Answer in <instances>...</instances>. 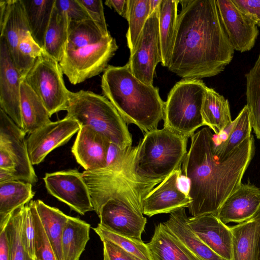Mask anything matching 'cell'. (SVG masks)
Segmentation results:
<instances>
[{"mask_svg":"<svg viewBox=\"0 0 260 260\" xmlns=\"http://www.w3.org/2000/svg\"><path fill=\"white\" fill-rule=\"evenodd\" d=\"M216 3L222 25L234 50H250L259 34L257 22L241 11L232 0H216Z\"/></svg>","mask_w":260,"mask_h":260,"instance_id":"14","label":"cell"},{"mask_svg":"<svg viewBox=\"0 0 260 260\" xmlns=\"http://www.w3.org/2000/svg\"><path fill=\"white\" fill-rule=\"evenodd\" d=\"M23 130L29 135L50 122V115L38 96L23 78L20 88Z\"/></svg>","mask_w":260,"mask_h":260,"instance_id":"26","label":"cell"},{"mask_svg":"<svg viewBox=\"0 0 260 260\" xmlns=\"http://www.w3.org/2000/svg\"><path fill=\"white\" fill-rule=\"evenodd\" d=\"M45 187L51 195L84 215L94 211L88 188L82 173L68 170L46 173L43 178Z\"/></svg>","mask_w":260,"mask_h":260,"instance_id":"11","label":"cell"},{"mask_svg":"<svg viewBox=\"0 0 260 260\" xmlns=\"http://www.w3.org/2000/svg\"><path fill=\"white\" fill-rule=\"evenodd\" d=\"M260 212V188L249 182L241 183L214 215L224 224L241 223Z\"/></svg>","mask_w":260,"mask_h":260,"instance_id":"17","label":"cell"},{"mask_svg":"<svg viewBox=\"0 0 260 260\" xmlns=\"http://www.w3.org/2000/svg\"><path fill=\"white\" fill-rule=\"evenodd\" d=\"M37 260V259H36Z\"/></svg>","mask_w":260,"mask_h":260,"instance_id":"52","label":"cell"},{"mask_svg":"<svg viewBox=\"0 0 260 260\" xmlns=\"http://www.w3.org/2000/svg\"><path fill=\"white\" fill-rule=\"evenodd\" d=\"M159 8L149 16L128 62L135 77L147 85H153L155 68L161 62L159 36Z\"/></svg>","mask_w":260,"mask_h":260,"instance_id":"10","label":"cell"},{"mask_svg":"<svg viewBox=\"0 0 260 260\" xmlns=\"http://www.w3.org/2000/svg\"><path fill=\"white\" fill-rule=\"evenodd\" d=\"M105 4L114 9L120 15L126 19L127 12V0H107Z\"/></svg>","mask_w":260,"mask_h":260,"instance_id":"45","label":"cell"},{"mask_svg":"<svg viewBox=\"0 0 260 260\" xmlns=\"http://www.w3.org/2000/svg\"><path fill=\"white\" fill-rule=\"evenodd\" d=\"M188 224L214 252L225 259L232 260V235L230 226L213 214L188 217Z\"/></svg>","mask_w":260,"mask_h":260,"instance_id":"19","label":"cell"},{"mask_svg":"<svg viewBox=\"0 0 260 260\" xmlns=\"http://www.w3.org/2000/svg\"><path fill=\"white\" fill-rule=\"evenodd\" d=\"M104 96L125 122L136 125L145 134L157 129L164 117L165 102L159 89L142 82L133 74L128 63L108 66L102 78Z\"/></svg>","mask_w":260,"mask_h":260,"instance_id":"3","label":"cell"},{"mask_svg":"<svg viewBox=\"0 0 260 260\" xmlns=\"http://www.w3.org/2000/svg\"><path fill=\"white\" fill-rule=\"evenodd\" d=\"M63 74L59 63L44 51L24 78L50 117L66 110L69 102L71 91L64 84Z\"/></svg>","mask_w":260,"mask_h":260,"instance_id":"8","label":"cell"},{"mask_svg":"<svg viewBox=\"0 0 260 260\" xmlns=\"http://www.w3.org/2000/svg\"><path fill=\"white\" fill-rule=\"evenodd\" d=\"M25 132L0 109V147L6 150L15 165L17 180L35 184L38 177L30 160Z\"/></svg>","mask_w":260,"mask_h":260,"instance_id":"13","label":"cell"},{"mask_svg":"<svg viewBox=\"0 0 260 260\" xmlns=\"http://www.w3.org/2000/svg\"><path fill=\"white\" fill-rule=\"evenodd\" d=\"M25 205L14 210L7 220L0 224V227L4 226L7 232L10 260H36L30 256L22 240V230Z\"/></svg>","mask_w":260,"mask_h":260,"instance_id":"34","label":"cell"},{"mask_svg":"<svg viewBox=\"0 0 260 260\" xmlns=\"http://www.w3.org/2000/svg\"><path fill=\"white\" fill-rule=\"evenodd\" d=\"M103 251H104V252H103V255H104L103 260H109L106 252L104 250H103Z\"/></svg>","mask_w":260,"mask_h":260,"instance_id":"49","label":"cell"},{"mask_svg":"<svg viewBox=\"0 0 260 260\" xmlns=\"http://www.w3.org/2000/svg\"><path fill=\"white\" fill-rule=\"evenodd\" d=\"M232 260H257L260 237V212L246 222L230 226Z\"/></svg>","mask_w":260,"mask_h":260,"instance_id":"22","label":"cell"},{"mask_svg":"<svg viewBox=\"0 0 260 260\" xmlns=\"http://www.w3.org/2000/svg\"><path fill=\"white\" fill-rule=\"evenodd\" d=\"M110 141L88 126H81L72 147L76 161L87 171L106 167V158Z\"/></svg>","mask_w":260,"mask_h":260,"instance_id":"18","label":"cell"},{"mask_svg":"<svg viewBox=\"0 0 260 260\" xmlns=\"http://www.w3.org/2000/svg\"><path fill=\"white\" fill-rule=\"evenodd\" d=\"M91 19L70 21L66 50H75L98 43L107 37Z\"/></svg>","mask_w":260,"mask_h":260,"instance_id":"33","label":"cell"},{"mask_svg":"<svg viewBox=\"0 0 260 260\" xmlns=\"http://www.w3.org/2000/svg\"><path fill=\"white\" fill-rule=\"evenodd\" d=\"M252 126L245 105L230 126L218 136L214 135V153L219 161L230 157L232 152L250 137Z\"/></svg>","mask_w":260,"mask_h":260,"instance_id":"23","label":"cell"},{"mask_svg":"<svg viewBox=\"0 0 260 260\" xmlns=\"http://www.w3.org/2000/svg\"><path fill=\"white\" fill-rule=\"evenodd\" d=\"M80 129L75 120L66 116L51 121L29 134L26 141L32 165L39 164L52 150L66 144Z\"/></svg>","mask_w":260,"mask_h":260,"instance_id":"12","label":"cell"},{"mask_svg":"<svg viewBox=\"0 0 260 260\" xmlns=\"http://www.w3.org/2000/svg\"><path fill=\"white\" fill-rule=\"evenodd\" d=\"M181 177V168L154 187L143 200V214L151 217L188 207L191 200L187 192L182 188Z\"/></svg>","mask_w":260,"mask_h":260,"instance_id":"15","label":"cell"},{"mask_svg":"<svg viewBox=\"0 0 260 260\" xmlns=\"http://www.w3.org/2000/svg\"><path fill=\"white\" fill-rule=\"evenodd\" d=\"M0 260H10L9 243L4 226L0 227Z\"/></svg>","mask_w":260,"mask_h":260,"instance_id":"44","label":"cell"},{"mask_svg":"<svg viewBox=\"0 0 260 260\" xmlns=\"http://www.w3.org/2000/svg\"><path fill=\"white\" fill-rule=\"evenodd\" d=\"M69 21L67 15L54 5L45 37L44 51L58 62L66 51Z\"/></svg>","mask_w":260,"mask_h":260,"instance_id":"30","label":"cell"},{"mask_svg":"<svg viewBox=\"0 0 260 260\" xmlns=\"http://www.w3.org/2000/svg\"><path fill=\"white\" fill-rule=\"evenodd\" d=\"M36 208L49 240L58 260H63L61 240L69 216L58 209L51 207L40 200L35 201Z\"/></svg>","mask_w":260,"mask_h":260,"instance_id":"32","label":"cell"},{"mask_svg":"<svg viewBox=\"0 0 260 260\" xmlns=\"http://www.w3.org/2000/svg\"><path fill=\"white\" fill-rule=\"evenodd\" d=\"M150 15V0H127L126 19L128 27L126 38L130 53L134 51L139 37Z\"/></svg>","mask_w":260,"mask_h":260,"instance_id":"36","label":"cell"},{"mask_svg":"<svg viewBox=\"0 0 260 260\" xmlns=\"http://www.w3.org/2000/svg\"><path fill=\"white\" fill-rule=\"evenodd\" d=\"M161 0H150V15L152 12L159 7Z\"/></svg>","mask_w":260,"mask_h":260,"instance_id":"48","label":"cell"},{"mask_svg":"<svg viewBox=\"0 0 260 260\" xmlns=\"http://www.w3.org/2000/svg\"><path fill=\"white\" fill-rule=\"evenodd\" d=\"M117 49L110 35L95 44L66 50L59 63L71 83L76 85L104 72Z\"/></svg>","mask_w":260,"mask_h":260,"instance_id":"9","label":"cell"},{"mask_svg":"<svg viewBox=\"0 0 260 260\" xmlns=\"http://www.w3.org/2000/svg\"><path fill=\"white\" fill-rule=\"evenodd\" d=\"M243 13L255 21L260 19V0H232Z\"/></svg>","mask_w":260,"mask_h":260,"instance_id":"43","label":"cell"},{"mask_svg":"<svg viewBox=\"0 0 260 260\" xmlns=\"http://www.w3.org/2000/svg\"><path fill=\"white\" fill-rule=\"evenodd\" d=\"M245 76L250 121L256 138L260 139V52L254 65Z\"/></svg>","mask_w":260,"mask_h":260,"instance_id":"35","label":"cell"},{"mask_svg":"<svg viewBox=\"0 0 260 260\" xmlns=\"http://www.w3.org/2000/svg\"><path fill=\"white\" fill-rule=\"evenodd\" d=\"M32 185L21 180L0 183V223L16 209L31 201L35 194Z\"/></svg>","mask_w":260,"mask_h":260,"instance_id":"31","label":"cell"},{"mask_svg":"<svg viewBox=\"0 0 260 260\" xmlns=\"http://www.w3.org/2000/svg\"><path fill=\"white\" fill-rule=\"evenodd\" d=\"M30 34L44 50L46 32L55 0H21Z\"/></svg>","mask_w":260,"mask_h":260,"instance_id":"29","label":"cell"},{"mask_svg":"<svg viewBox=\"0 0 260 260\" xmlns=\"http://www.w3.org/2000/svg\"><path fill=\"white\" fill-rule=\"evenodd\" d=\"M102 241L103 250L106 252L109 260H141L111 241L107 240Z\"/></svg>","mask_w":260,"mask_h":260,"instance_id":"42","label":"cell"},{"mask_svg":"<svg viewBox=\"0 0 260 260\" xmlns=\"http://www.w3.org/2000/svg\"><path fill=\"white\" fill-rule=\"evenodd\" d=\"M0 169L12 171L14 174L15 169V163L11 155L6 150L1 147H0Z\"/></svg>","mask_w":260,"mask_h":260,"instance_id":"46","label":"cell"},{"mask_svg":"<svg viewBox=\"0 0 260 260\" xmlns=\"http://www.w3.org/2000/svg\"><path fill=\"white\" fill-rule=\"evenodd\" d=\"M87 11L91 19L106 35H110L107 29L104 13L103 2L101 0H78Z\"/></svg>","mask_w":260,"mask_h":260,"instance_id":"41","label":"cell"},{"mask_svg":"<svg viewBox=\"0 0 260 260\" xmlns=\"http://www.w3.org/2000/svg\"><path fill=\"white\" fill-rule=\"evenodd\" d=\"M55 5L67 15L70 21L91 19L85 8L78 0H55Z\"/></svg>","mask_w":260,"mask_h":260,"instance_id":"40","label":"cell"},{"mask_svg":"<svg viewBox=\"0 0 260 260\" xmlns=\"http://www.w3.org/2000/svg\"><path fill=\"white\" fill-rule=\"evenodd\" d=\"M168 68L183 79H201L222 72L234 49L220 18L216 0L180 1Z\"/></svg>","mask_w":260,"mask_h":260,"instance_id":"1","label":"cell"},{"mask_svg":"<svg viewBox=\"0 0 260 260\" xmlns=\"http://www.w3.org/2000/svg\"><path fill=\"white\" fill-rule=\"evenodd\" d=\"M257 25L260 26V19L259 20V21L257 22Z\"/></svg>","mask_w":260,"mask_h":260,"instance_id":"51","label":"cell"},{"mask_svg":"<svg viewBox=\"0 0 260 260\" xmlns=\"http://www.w3.org/2000/svg\"><path fill=\"white\" fill-rule=\"evenodd\" d=\"M180 1L161 0L159 8V36L161 65L168 67L173 47Z\"/></svg>","mask_w":260,"mask_h":260,"instance_id":"27","label":"cell"},{"mask_svg":"<svg viewBox=\"0 0 260 260\" xmlns=\"http://www.w3.org/2000/svg\"><path fill=\"white\" fill-rule=\"evenodd\" d=\"M201 113L205 125L218 136L232 122L228 100L212 88H207L202 106Z\"/></svg>","mask_w":260,"mask_h":260,"instance_id":"25","label":"cell"},{"mask_svg":"<svg viewBox=\"0 0 260 260\" xmlns=\"http://www.w3.org/2000/svg\"><path fill=\"white\" fill-rule=\"evenodd\" d=\"M23 78L11 57L5 40L0 38L1 109L22 129L20 88Z\"/></svg>","mask_w":260,"mask_h":260,"instance_id":"16","label":"cell"},{"mask_svg":"<svg viewBox=\"0 0 260 260\" xmlns=\"http://www.w3.org/2000/svg\"><path fill=\"white\" fill-rule=\"evenodd\" d=\"M14 180H17V179L13 171L0 169V183Z\"/></svg>","mask_w":260,"mask_h":260,"instance_id":"47","label":"cell"},{"mask_svg":"<svg viewBox=\"0 0 260 260\" xmlns=\"http://www.w3.org/2000/svg\"><path fill=\"white\" fill-rule=\"evenodd\" d=\"M257 260H260V237L258 241V255Z\"/></svg>","mask_w":260,"mask_h":260,"instance_id":"50","label":"cell"},{"mask_svg":"<svg viewBox=\"0 0 260 260\" xmlns=\"http://www.w3.org/2000/svg\"><path fill=\"white\" fill-rule=\"evenodd\" d=\"M207 88L201 79H183L177 82L165 102L164 128L188 138L205 125L201 109Z\"/></svg>","mask_w":260,"mask_h":260,"instance_id":"6","label":"cell"},{"mask_svg":"<svg viewBox=\"0 0 260 260\" xmlns=\"http://www.w3.org/2000/svg\"><path fill=\"white\" fill-rule=\"evenodd\" d=\"M190 146L182 164L191 203L192 217L215 214L223 202L239 187L254 154L252 135L219 161L214 153V135L209 127L191 137Z\"/></svg>","mask_w":260,"mask_h":260,"instance_id":"2","label":"cell"},{"mask_svg":"<svg viewBox=\"0 0 260 260\" xmlns=\"http://www.w3.org/2000/svg\"><path fill=\"white\" fill-rule=\"evenodd\" d=\"M90 229L89 223L69 216L61 240L63 260H79L90 239Z\"/></svg>","mask_w":260,"mask_h":260,"instance_id":"28","label":"cell"},{"mask_svg":"<svg viewBox=\"0 0 260 260\" xmlns=\"http://www.w3.org/2000/svg\"><path fill=\"white\" fill-rule=\"evenodd\" d=\"M22 237L25 247L30 256L35 257V229L30 201L24 206Z\"/></svg>","mask_w":260,"mask_h":260,"instance_id":"39","label":"cell"},{"mask_svg":"<svg viewBox=\"0 0 260 260\" xmlns=\"http://www.w3.org/2000/svg\"><path fill=\"white\" fill-rule=\"evenodd\" d=\"M90 197L93 210L100 219L99 225L111 232L142 241L141 235L147 222L142 205L122 194Z\"/></svg>","mask_w":260,"mask_h":260,"instance_id":"7","label":"cell"},{"mask_svg":"<svg viewBox=\"0 0 260 260\" xmlns=\"http://www.w3.org/2000/svg\"><path fill=\"white\" fill-rule=\"evenodd\" d=\"M188 219L183 208L171 213L164 223L202 260H227L214 252L195 234L188 224Z\"/></svg>","mask_w":260,"mask_h":260,"instance_id":"24","label":"cell"},{"mask_svg":"<svg viewBox=\"0 0 260 260\" xmlns=\"http://www.w3.org/2000/svg\"><path fill=\"white\" fill-rule=\"evenodd\" d=\"M93 230L102 241L107 240L111 241L141 260H152L147 245L142 241L131 239L111 232L99 224Z\"/></svg>","mask_w":260,"mask_h":260,"instance_id":"37","label":"cell"},{"mask_svg":"<svg viewBox=\"0 0 260 260\" xmlns=\"http://www.w3.org/2000/svg\"><path fill=\"white\" fill-rule=\"evenodd\" d=\"M188 139L165 128L145 133L136 146L133 165L136 179L155 186L181 168L187 153Z\"/></svg>","mask_w":260,"mask_h":260,"instance_id":"4","label":"cell"},{"mask_svg":"<svg viewBox=\"0 0 260 260\" xmlns=\"http://www.w3.org/2000/svg\"><path fill=\"white\" fill-rule=\"evenodd\" d=\"M146 244L152 260H202L164 222L155 226L152 238Z\"/></svg>","mask_w":260,"mask_h":260,"instance_id":"21","label":"cell"},{"mask_svg":"<svg viewBox=\"0 0 260 260\" xmlns=\"http://www.w3.org/2000/svg\"><path fill=\"white\" fill-rule=\"evenodd\" d=\"M35 229V257L37 260H58L47 236L40 217L35 201H31Z\"/></svg>","mask_w":260,"mask_h":260,"instance_id":"38","label":"cell"},{"mask_svg":"<svg viewBox=\"0 0 260 260\" xmlns=\"http://www.w3.org/2000/svg\"><path fill=\"white\" fill-rule=\"evenodd\" d=\"M66 116L81 126H88L122 148L132 146L126 123L104 96L83 90L70 92Z\"/></svg>","mask_w":260,"mask_h":260,"instance_id":"5","label":"cell"},{"mask_svg":"<svg viewBox=\"0 0 260 260\" xmlns=\"http://www.w3.org/2000/svg\"><path fill=\"white\" fill-rule=\"evenodd\" d=\"M0 38L7 44L16 66L18 62V47L22 38L29 31L21 0L0 1Z\"/></svg>","mask_w":260,"mask_h":260,"instance_id":"20","label":"cell"}]
</instances>
